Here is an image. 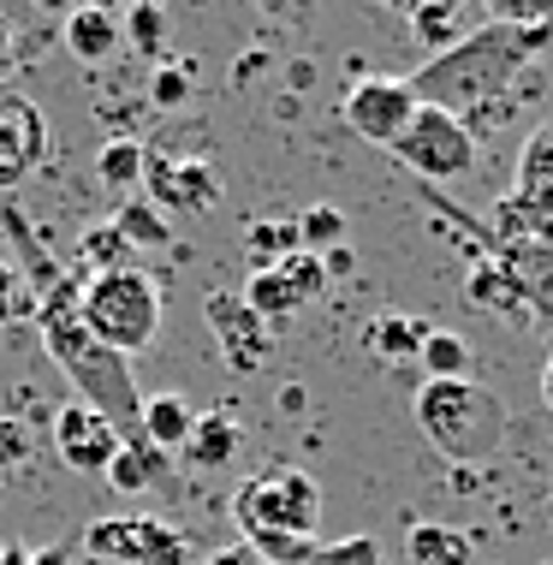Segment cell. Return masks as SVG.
Returning a JSON list of instances; mask_svg holds the SVG:
<instances>
[{
	"mask_svg": "<svg viewBox=\"0 0 553 565\" xmlns=\"http://www.w3.org/2000/svg\"><path fill=\"white\" fill-rule=\"evenodd\" d=\"M143 156H149L143 137H107L96 149V179L114 196H137V185H143Z\"/></svg>",
	"mask_w": 553,
	"mask_h": 565,
	"instance_id": "44dd1931",
	"label": "cell"
},
{
	"mask_svg": "<svg viewBox=\"0 0 553 565\" xmlns=\"http://www.w3.org/2000/svg\"><path fill=\"white\" fill-rule=\"evenodd\" d=\"M30 565H72V547L54 542V547H42V554H30Z\"/></svg>",
	"mask_w": 553,
	"mask_h": 565,
	"instance_id": "8d00e7d4",
	"label": "cell"
},
{
	"mask_svg": "<svg viewBox=\"0 0 553 565\" xmlns=\"http://www.w3.org/2000/svg\"><path fill=\"white\" fill-rule=\"evenodd\" d=\"M542 405L553 411V358H547V370H542Z\"/></svg>",
	"mask_w": 553,
	"mask_h": 565,
	"instance_id": "ab89813d",
	"label": "cell"
},
{
	"mask_svg": "<svg viewBox=\"0 0 553 565\" xmlns=\"http://www.w3.org/2000/svg\"><path fill=\"white\" fill-rule=\"evenodd\" d=\"M238 440H244V429H238L233 411H196V423H191L179 452L191 470H226L238 458Z\"/></svg>",
	"mask_w": 553,
	"mask_h": 565,
	"instance_id": "9a60e30c",
	"label": "cell"
},
{
	"mask_svg": "<svg viewBox=\"0 0 553 565\" xmlns=\"http://www.w3.org/2000/svg\"><path fill=\"white\" fill-rule=\"evenodd\" d=\"M0 565H30V547L24 542H7V547H0Z\"/></svg>",
	"mask_w": 553,
	"mask_h": 565,
	"instance_id": "74e56055",
	"label": "cell"
},
{
	"mask_svg": "<svg viewBox=\"0 0 553 565\" xmlns=\"http://www.w3.org/2000/svg\"><path fill=\"white\" fill-rule=\"evenodd\" d=\"M78 268H84V280L89 274H119V268H137V250L126 244V233H119L114 221H96V226H84V238H78Z\"/></svg>",
	"mask_w": 553,
	"mask_h": 565,
	"instance_id": "603a6c76",
	"label": "cell"
},
{
	"mask_svg": "<svg viewBox=\"0 0 553 565\" xmlns=\"http://www.w3.org/2000/svg\"><path fill=\"white\" fill-rule=\"evenodd\" d=\"M405 554H411V565H470L476 542L465 536V530H453V524H423V518H411Z\"/></svg>",
	"mask_w": 553,
	"mask_h": 565,
	"instance_id": "ffe728a7",
	"label": "cell"
},
{
	"mask_svg": "<svg viewBox=\"0 0 553 565\" xmlns=\"http://www.w3.org/2000/svg\"><path fill=\"white\" fill-rule=\"evenodd\" d=\"M417 108H423V102L411 96L405 78H358L345 89V102H340L345 126L358 131L363 143H381V149L398 143V131L411 126V114H417Z\"/></svg>",
	"mask_w": 553,
	"mask_h": 565,
	"instance_id": "ba28073f",
	"label": "cell"
},
{
	"mask_svg": "<svg viewBox=\"0 0 553 565\" xmlns=\"http://www.w3.org/2000/svg\"><path fill=\"white\" fill-rule=\"evenodd\" d=\"M203 316L214 328V345H221L226 370L251 375V370H263V363L274 358V328L251 310V303H244V292H209Z\"/></svg>",
	"mask_w": 553,
	"mask_h": 565,
	"instance_id": "9c48e42d",
	"label": "cell"
},
{
	"mask_svg": "<svg viewBox=\"0 0 553 565\" xmlns=\"http://www.w3.org/2000/svg\"><path fill=\"white\" fill-rule=\"evenodd\" d=\"M280 274H286V286H291V292H298V303H310V298L328 292V274H321V256H310V250L286 256Z\"/></svg>",
	"mask_w": 553,
	"mask_h": 565,
	"instance_id": "4dcf8cb0",
	"label": "cell"
},
{
	"mask_svg": "<svg viewBox=\"0 0 553 565\" xmlns=\"http://www.w3.org/2000/svg\"><path fill=\"white\" fill-rule=\"evenodd\" d=\"M30 452H36V440H30L24 423L19 417H0V482H7L19 465H30Z\"/></svg>",
	"mask_w": 553,
	"mask_h": 565,
	"instance_id": "836d02e7",
	"label": "cell"
},
{
	"mask_svg": "<svg viewBox=\"0 0 553 565\" xmlns=\"http://www.w3.org/2000/svg\"><path fill=\"white\" fill-rule=\"evenodd\" d=\"M310 565H381V542L375 536H345V542H328L316 547Z\"/></svg>",
	"mask_w": 553,
	"mask_h": 565,
	"instance_id": "d6a6232c",
	"label": "cell"
},
{
	"mask_svg": "<svg viewBox=\"0 0 553 565\" xmlns=\"http://www.w3.org/2000/svg\"><path fill=\"white\" fill-rule=\"evenodd\" d=\"M203 565H256V554H251V547H221V554H214V559H203Z\"/></svg>",
	"mask_w": 553,
	"mask_h": 565,
	"instance_id": "d590c367",
	"label": "cell"
},
{
	"mask_svg": "<svg viewBox=\"0 0 553 565\" xmlns=\"http://www.w3.org/2000/svg\"><path fill=\"white\" fill-rule=\"evenodd\" d=\"M78 286L84 280H54L49 292L36 298V333L49 345V358L60 363V375L78 387V405H89L96 417H107L119 429V440H137V423H143V393H137L131 358L107 351L96 333L78 322Z\"/></svg>",
	"mask_w": 553,
	"mask_h": 565,
	"instance_id": "7a4b0ae2",
	"label": "cell"
},
{
	"mask_svg": "<svg viewBox=\"0 0 553 565\" xmlns=\"http://www.w3.org/2000/svg\"><path fill=\"white\" fill-rule=\"evenodd\" d=\"M298 238H304V250H310V256L333 250V244H345V215L333 203L304 209V215H298Z\"/></svg>",
	"mask_w": 553,
	"mask_h": 565,
	"instance_id": "f546056e",
	"label": "cell"
},
{
	"mask_svg": "<svg viewBox=\"0 0 553 565\" xmlns=\"http://www.w3.org/2000/svg\"><path fill=\"white\" fill-rule=\"evenodd\" d=\"M428 328L435 322H423V316H405V310H387V316H375V322L363 328V351L375 363H387V370H417V351L428 340Z\"/></svg>",
	"mask_w": 553,
	"mask_h": 565,
	"instance_id": "5bb4252c",
	"label": "cell"
},
{
	"mask_svg": "<svg viewBox=\"0 0 553 565\" xmlns=\"http://www.w3.org/2000/svg\"><path fill=\"white\" fill-rule=\"evenodd\" d=\"M393 156L405 161L423 185H440V179H465L476 167V137H470L465 119H453L440 108H417V114H411V126L398 131Z\"/></svg>",
	"mask_w": 553,
	"mask_h": 565,
	"instance_id": "8992f818",
	"label": "cell"
},
{
	"mask_svg": "<svg viewBox=\"0 0 553 565\" xmlns=\"http://www.w3.org/2000/svg\"><path fill=\"white\" fill-rule=\"evenodd\" d=\"M42 156H49V119L30 96H7L0 102V191L19 185Z\"/></svg>",
	"mask_w": 553,
	"mask_h": 565,
	"instance_id": "8fae6325",
	"label": "cell"
},
{
	"mask_svg": "<svg viewBox=\"0 0 553 565\" xmlns=\"http://www.w3.org/2000/svg\"><path fill=\"white\" fill-rule=\"evenodd\" d=\"M49 435H54L60 465L78 470V477H107V465H114V452H119V429L107 417H96L89 405H78V399H66L54 411Z\"/></svg>",
	"mask_w": 553,
	"mask_h": 565,
	"instance_id": "30bf717a",
	"label": "cell"
},
{
	"mask_svg": "<svg viewBox=\"0 0 553 565\" xmlns=\"http://www.w3.org/2000/svg\"><path fill=\"white\" fill-rule=\"evenodd\" d=\"M465 298H470V310H488V316H524V298H518L512 274L500 268V256H494V250L470 263Z\"/></svg>",
	"mask_w": 553,
	"mask_h": 565,
	"instance_id": "ac0fdd59",
	"label": "cell"
},
{
	"mask_svg": "<svg viewBox=\"0 0 553 565\" xmlns=\"http://www.w3.org/2000/svg\"><path fill=\"white\" fill-rule=\"evenodd\" d=\"M547 518H553V500H547Z\"/></svg>",
	"mask_w": 553,
	"mask_h": 565,
	"instance_id": "60d3db41",
	"label": "cell"
},
{
	"mask_svg": "<svg viewBox=\"0 0 553 565\" xmlns=\"http://www.w3.org/2000/svg\"><path fill=\"white\" fill-rule=\"evenodd\" d=\"M512 196L535 215V226H542V244H553V126L530 131V143L518 149Z\"/></svg>",
	"mask_w": 553,
	"mask_h": 565,
	"instance_id": "7c38bea8",
	"label": "cell"
},
{
	"mask_svg": "<svg viewBox=\"0 0 553 565\" xmlns=\"http://www.w3.org/2000/svg\"><path fill=\"white\" fill-rule=\"evenodd\" d=\"M191 423H196V411L184 405L179 393H156V399H143V423H137V435H143L149 447H161V452H179L184 435H191Z\"/></svg>",
	"mask_w": 553,
	"mask_h": 565,
	"instance_id": "7402d4cb",
	"label": "cell"
},
{
	"mask_svg": "<svg viewBox=\"0 0 553 565\" xmlns=\"http://www.w3.org/2000/svg\"><path fill=\"white\" fill-rule=\"evenodd\" d=\"M114 226L126 233L131 250H167V244H173V226H167V215L149 203V196H119Z\"/></svg>",
	"mask_w": 553,
	"mask_h": 565,
	"instance_id": "cb8c5ba5",
	"label": "cell"
},
{
	"mask_svg": "<svg viewBox=\"0 0 553 565\" xmlns=\"http://www.w3.org/2000/svg\"><path fill=\"white\" fill-rule=\"evenodd\" d=\"M417 370H423V381H458V375H470V345L458 340L453 328H428V340L417 351Z\"/></svg>",
	"mask_w": 553,
	"mask_h": 565,
	"instance_id": "4316f807",
	"label": "cell"
},
{
	"mask_svg": "<svg viewBox=\"0 0 553 565\" xmlns=\"http://www.w3.org/2000/svg\"><path fill=\"white\" fill-rule=\"evenodd\" d=\"M553 42V24H535V30H512V24H476L465 30V42H453L447 54H428L417 72H411V96L423 108H440L453 119H470V114H488L494 102L524 78V66Z\"/></svg>",
	"mask_w": 553,
	"mask_h": 565,
	"instance_id": "6da1fadb",
	"label": "cell"
},
{
	"mask_svg": "<svg viewBox=\"0 0 553 565\" xmlns=\"http://www.w3.org/2000/svg\"><path fill=\"white\" fill-rule=\"evenodd\" d=\"M233 524L238 536L251 530H286V536H316L321 524V488L310 470L298 465H274L263 477H244L233 494Z\"/></svg>",
	"mask_w": 553,
	"mask_h": 565,
	"instance_id": "5b68a950",
	"label": "cell"
},
{
	"mask_svg": "<svg viewBox=\"0 0 553 565\" xmlns=\"http://www.w3.org/2000/svg\"><path fill=\"white\" fill-rule=\"evenodd\" d=\"M423 440L435 447L447 465H488L506 440V405L494 387H482L476 375L458 381H423L411 399Z\"/></svg>",
	"mask_w": 553,
	"mask_h": 565,
	"instance_id": "3957f363",
	"label": "cell"
},
{
	"mask_svg": "<svg viewBox=\"0 0 553 565\" xmlns=\"http://www.w3.org/2000/svg\"><path fill=\"white\" fill-rule=\"evenodd\" d=\"M161 477H167V452L137 435V440H119V452H114V465H107L102 482H114L119 494H149Z\"/></svg>",
	"mask_w": 553,
	"mask_h": 565,
	"instance_id": "d6986e66",
	"label": "cell"
},
{
	"mask_svg": "<svg viewBox=\"0 0 553 565\" xmlns=\"http://www.w3.org/2000/svg\"><path fill=\"white\" fill-rule=\"evenodd\" d=\"M167 292L149 268H119V274H89L78 286V322L96 333L107 351L137 358L161 340Z\"/></svg>",
	"mask_w": 553,
	"mask_h": 565,
	"instance_id": "277c9868",
	"label": "cell"
},
{
	"mask_svg": "<svg viewBox=\"0 0 553 565\" xmlns=\"http://www.w3.org/2000/svg\"><path fill=\"white\" fill-rule=\"evenodd\" d=\"M19 72V30H12V19H0V84Z\"/></svg>",
	"mask_w": 553,
	"mask_h": 565,
	"instance_id": "e575fe53",
	"label": "cell"
},
{
	"mask_svg": "<svg viewBox=\"0 0 553 565\" xmlns=\"http://www.w3.org/2000/svg\"><path fill=\"white\" fill-rule=\"evenodd\" d=\"M60 36H66L72 60H84V66H102V60L119 49V12H114V7H72Z\"/></svg>",
	"mask_w": 553,
	"mask_h": 565,
	"instance_id": "2e32d148",
	"label": "cell"
},
{
	"mask_svg": "<svg viewBox=\"0 0 553 565\" xmlns=\"http://www.w3.org/2000/svg\"><path fill=\"white\" fill-rule=\"evenodd\" d=\"M280 411H286V417H298V411H304V387H280Z\"/></svg>",
	"mask_w": 553,
	"mask_h": 565,
	"instance_id": "f35d334b",
	"label": "cell"
},
{
	"mask_svg": "<svg viewBox=\"0 0 553 565\" xmlns=\"http://www.w3.org/2000/svg\"><path fill=\"white\" fill-rule=\"evenodd\" d=\"M84 554L107 565H191V542L167 518L126 512V518H96L84 530Z\"/></svg>",
	"mask_w": 553,
	"mask_h": 565,
	"instance_id": "52a82bcc",
	"label": "cell"
},
{
	"mask_svg": "<svg viewBox=\"0 0 553 565\" xmlns=\"http://www.w3.org/2000/svg\"><path fill=\"white\" fill-rule=\"evenodd\" d=\"M119 36H126L137 54H149L156 66H161V60H173V24H167L161 7H131V12H119Z\"/></svg>",
	"mask_w": 553,
	"mask_h": 565,
	"instance_id": "484cf974",
	"label": "cell"
},
{
	"mask_svg": "<svg viewBox=\"0 0 553 565\" xmlns=\"http://www.w3.org/2000/svg\"><path fill=\"white\" fill-rule=\"evenodd\" d=\"M191 89H196V66H191V60H161L156 78H149V108L173 114V108L191 102Z\"/></svg>",
	"mask_w": 553,
	"mask_h": 565,
	"instance_id": "f1b7e54d",
	"label": "cell"
},
{
	"mask_svg": "<svg viewBox=\"0 0 553 565\" xmlns=\"http://www.w3.org/2000/svg\"><path fill=\"white\" fill-rule=\"evenodd\" d=\"M494 256L512 274L518 298H524V316L553 328V244H506V250L494 244Z\"/></svg>",
	"mask_w": 553,
	"mask_h": 565,
	"instance_id": "4fadbf2b",
	"label": "cell"
},
{
	"mask_svg": "<svg viewBox=\"0 0 553 565\" xmlns=\"http://www.w3.org/2000/svg\"><path fill=\"white\" fill-rule=\"evenodd\" d=\"M411 30H417L423 49L447 54L453 42H465V7L458 0H423V7H411Z\"/></svg>",
	"mask_w": 553,
	"mask_h": 565,
	"instance_id": "d4e9b609",
	"label": "cell"
},
{
	"mask_svg": "<svg viewBox=\"0 0 553 565\" xmlns=\"http://www.w3.org/2000/svg\"><path fill=\"white\" fill-rule=\"evenodd\" d=\"M304 250V238H298V215H256V221H244V256H251V274H268V268H280L286 256H298Z\"/></svg>",
	"mask_w": 553,
	"mask_h": 565,
	"instance_id": "e0dca14e",
	"label": "cell"
},
{
	"mask_svg": "<svg viewBox=\"0 0 553 565\" xmlns=\"http://www.w3.org/2000/svg\"><path fill=\"white\" fill-rule=\"evenodd\" d=\"M24 316H36V298H30L24 274L12 263H0V328L7 322H24Z\"/></svg>",
	"mask_w": 553,
	"mask_h": 565,
	"instance_id": "1f68e13d",
	"label": "cell"
},
{
	"mask_svg": "<svg viewBox=\"0 0 553 565\" xmlns=\"http://www.w3.org/2000/svg\"><path fill=\"white\" fill-rule=\"evenodd\" d=\"M244 303H251V310L263 316L268 328H280L286 316H298V310H304V303H298V292L286 286V274H280V268H268V274H251V280H244Z\"/></svg>",
	"mask_w": 553,
	"mask_h": 565,
	"instance_id": "83f0119b",
	"label": "cell"
}]
</instances>
